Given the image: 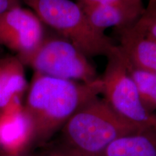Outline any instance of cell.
Listing matches in <instances>:
<instances>
[{"mask_svg":"<svg viewBox=\"0 0 156 156\" xmlns=\"http://www.w3.org/2000/svg\"><path fill=\"white\" fill-rule=\"evenodd\" d=\"M101 77L90 83L34 73L23 109L32 127V148L42 147L85 103L100 96Z\"/></svg>","mask_w":156,"mask_h":156,"instance_id":"cell-1","label":"cell"},{"mask_svg":"<svg viewBox=\"0 0 156 156\" xmlns=\"http://www.w3.org/2000/svg\"><path fill=\"white\" fill-rule=\"evenodd\" d=\"M147 129L126 120L98 96L67 121L57 144L71 156H100L114 140Z\"/></svg>","mask_w":156,"mask_h":156,"instance_id":"cell-2","label":"cell"},{"mask_svg":"<svg viewBox=\"0 0 156 156\" xmlns=\"http://www.w3.org/2000/svg\"><path fill=\"white\" fill-rule=\"evenodd\" d=\"M43 24L67 40L90 58L108 55L116 47L112 39L95 29L83 8L72 0H21Z\"/></svg>","mask_w":156,"mask_h":156,"instance_id":"cell-3","label":"cell"},{"mask_svg":"<svg viewBox=\"0 0 156 156\" xmlns=\"http://www.w3.org/2000/svg\"><path fill=\"white\" fill-rule=\"evenodd\" d=\"M23 62L34 73L58 79L90 83L101 77L90 58L58 35L45 36L38 49Z\"/></svg>","mask_w":156,"mask_h":156,"instance_id":"cell-4","label":"cell"},{"mask_svg":"<svg viewBox=\"0 0 156 156\" xmlns=\"http://www.w3.org/2000/svg\"><path fill=\"white\" fill-rule=\"evenodd\" d=\"M101 95L113 110L129 122L156 129V115L146 110L127 65L117 46L106 56Z\"/></svg>","mask_w":156,"mask_h":156,"instance_id":"cell-5","label":"cell"},{"mask_svg":"<svg viewBox=\"0 0 156 156\" xmlns=\"http://www.w3.org/2000/svg\"><path fill=\"white\" fill-rule=\"evenodd\" d=\"M45 36L44 25L30 9L20 6L0 16V44L22 62L38 49Z\"/></svg>","mask_w":156,"mask_h":156,"instance_id":"cell-6","label":"cell"},{"mask_svg":"<svg viewBox=\"0 0 156 156\" xmlns=\"http://www.w3.org/2000/svg\"><path fill=\"white\" fill-rule=\"evenodd\" d=\"M116 44L130 67L156 75V40L136 28L135 25L114 29Z\"/></svg>","mask_w":156,"mask_h":156,"instance_id":"cell-7","label":"cell"},{"mask_svg":"<svg viewBox=\"0 0 156 156\" xmlns=\"http://www.w3.org/2000/svg\"><path fill=\"white\" fill-rule=\"evenodd\" d=\"M32 148V127L23 109L17 102L0 112V153L20 154Z\"/></svg>","mask_w":156,"mask_h":156,"instance_id":"cell-8","label":"cell"},{"mask_svg":"<svg viewBox=\"0 0 156 156\" xmlns=\"http://www.w3.org/2000/svg\"><path fill=\"white\" fill-rule=\"evenodd\" d=\"M83 9L90 24L96 30L105 33L108 28L118 29L134 25L143 14L145 7L98 5Z\"/></svg>","mask_w":156,"mask_h":156,"instance_id":"cell-9","label":"cell"},{"mask_svg":"<svg viewBox=\"0 0 156 156\" xmlns=\"http://www.w3.org/2000/svg\"><path fill=\"white\" fill-rule=\"evenodd\" d=\"M24 65L18 56L0 59V112L15 103L22 102L28 87Z\"/></svg>","mask_w":156,"mask_h":156,"instance_id":"cell-10","label":"cell"},{"mask_svg":"<svg viewBox=\"0 0 156 156\" xmlns=\"http://www.w3.org/2000/svg\"><path fill=\"white\" fill-rule=\"evenodd\" d=\"M100 156H156V129L149 128L121 136Z\"/></svg>","mask_w":156,"mask_h":156,"instance_id":"cell-11","label":"cell"},{"mask_svg":"<svg viewBox=\"0 0 156 156\" xmlns=\"http://www.w3.org/2000/svg\"><path fill=\"white\" fill-rule=\"evenodd\" d=\"M126 65L142 104L147 112L153 114L156 110V75Z\"/></svg>","mask_w":156,"mask_h":156,"instance_id":"cell-12","label":"cell"},{"mask_svg":"<svg viewBox=\"0 0 156 156\" xmlns=\"http://www.w3.org/2000/svg\"><path fill=\"white\" fill-rule=\"evenodd\" d=\"M136 28L156 40V5L148 2L143 14L134 23Z\"/></svg>","mask_w":156,"mask_h":156,"instance_id":"cell-13","label":"cell"},{"mask_svg":"<svg viewBox=\"0 0 156 156\" xmlns=\"http://www.w3.org/2000/svg\"><path fill=\"white\" fill-rule=\"evenodd\" d=\"M82 8L98 5H115L128 6H142L143 0H75Z\"/></svg>","mask_w":156,"mask_h":156,"instance_id":"cell-14","label":"cell"},{"mask_svg":"<svg viewBox=\"0 0 156 156\" xmlns=\"http://www.w3.org/2000/svg\"><path fill=\"white\" fill-rule=\"evenodd\" d=\"M44 151L38 153L39 156H70L57 143L44 146Z\"/></svg>","mask_w":156,"mask_h":156,"instance_id":"cell-15","label":"cell"},{"mask_svg":"<svg viewBox=\"0 0 156 156\" xmlns=\"http://www.w3.org/2000/svg\"><path fill=\"white\" fill-rule=\"evenodd\" d=\"M21 0H0V16L15 7L22 6Z\"/></svg>","mask_w":156,"mask_h":156,"instance_id":"cell-16","label":"cell"},{"mask_svg":"<svg viewBox=\"0 0 156 156\" xmlns=\"http://www.w3.org/2000/svg\"><path fill=\"white\" fill-rule=\"evenodd\" d=\"M0 156H39L38 153H35V151H30L25 153L20 154H10V153H0Z\"/></svg>","mask_w":156,"mask_h":156,"instance_id":"cell-17","label":"cell"},{"mask_svg":"<svg viewBox=\"0 0 156 156\" xmlns=\"http://www.w3.org/2000/svg\"><path fill=\"white\" fill-rule=\"evenodd\" d=\"M149 2H156V0H148Z\"/></svg>","mask_w":156,"mask_h":156,"instance_id":"cell-18","label":"cell"},{"mask_svg":"<svg viewBox=\"0 0 156 156\" xmlns=\"http://www.w3.org/2000/svg\"><path fill=\"white\" fill-rule=\"evenodd\" d=\"M151 3H154V4H155V5H156V2H151Z\"/></svg>","mask_w":156,"mask_h":156,"instance_id":"cell-19","label":"cell"},{"mask_svg":"<svg viewBox=\"0 0 156 156\" xmlns=\"http://www.w3.org/2000/svg\"><path fill=\"white\" fill-rule=\"evenodd\" d=\"M70 156H71V155H70Z\"/></svg>","mask_w":156,"mask_h":156,"instance_id":"cell-20","label":"cell"}]
</instances>
